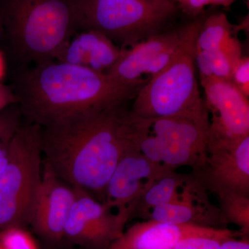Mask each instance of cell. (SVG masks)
I'll return each mask as SVG.
<instances>
[{
	"label": "cell",
	"instance_id": "obj_1",
	"mask_svg": "<svg viewBox=\"0 0 249 249\" xmlns=\"http://www.w3.org/2000/svg\"><path fill=\"white\" fill-rule=\"evenodd\" d=\"M126 103L83 111L40 126L43 166L74 188L104 201L108 181L122 157L139 148L152 121Z\"/></svg>",
	"mask_w": 249,
	"mask_h": 249
},
{
	"label": "cell",
	"instance_id": "obj_2",
	"mask_svg": "<svg viewBox=\"0 0 249 249\" xmlns=\"http://www.w3.org/2000/svg\"><path fill=\"white\" fill-rule=\"evenodd\" d=\"M10 86L23 119L43 126L78 113L126 103L143 85L120 84L106 73L51 60L15 71Z\"/></svg>",
	"mask_w": 249,
	"mask_h": 249
},
{
	"label": "cell",
	"instance_id": "obj_3",
	"mask_svg": "<svg viewBox=\"0 0 249 249\" xmlns=\"http://www.w3.org/2000/svg\"><path fill=\"white\" fill-rule=\"evenodd\" d=\"M0 27L14 71L56 60L78 32L73 0H1Z\"/></svg>",
	"mask_w": 249,
	"mask_h": 249
},
{
	"label": "cell",
	"instance_id": "obj_4",
	"mask_svg": "<svg viewBox=\"0 0 249 249\" xmlns=\"http://www.w3.org/2000/svg\"><path fill=\"white\" fill-rule=\"evenodd\" d=\"M78 32L94 31L121 49L163 32L178 6L173 0H73Z\"/></svg>",
	"mask_w": 249,
	"mask_h": 249
},
{
	"label": "cell",
	"instance_id": "obj_5",
	"mask_svg": "<svg viewBox=\"0 0 249 249\" xmlns=\"http://www.w3.org/2000/svg\"><path fill=\"white\" fill-rule=\"evenodd\" d=\"M203 19L184 25L181 43L172 61L149 78L134 98L131 111L153 121L170 117L196 107L204 100L196 79V40Z\"/></svg>",
	"mask_w": 249,
	"mask_h": 249
},
{
	"label": "cell",
	"instance_id": "obj_6",
	"mask_svg": "<svg viewBox=\"0 0 249 249\" xmlns=\"http://www.w3.org/2000/svg\"><path fill=\"white\" fill-rule=\"evenodd\" d=\"M0 175V231L29 224L31 206L42 178L40 126L21 123L6 149Z\"/></svg>",
	"mask_w": 249,
	"mask_h": 249
},
{
	"label": "cell",
	"instance_id": "obj_7",
	"mask_svg": "<svg viewBox=\"0 0 249 249\" xmlns=\"http://www.w3.org/2000/svg\"><path fill=\"white\" fill-rule=\"evenodd\" d=\"M152 121L150 147L153 161L167 171L187 166L196 173L204 168L210 132L204 101L180 114Z\"/></svg>",
	"mask_w": 249,
	"mask_h": 249
},
{
	"label": "cell",
	"instance_id": "obj_8",
	"mask_svg": "<svg viewBox=\"0 0 249 249\" xmlns=\"http://www.w3.org/2000/svg\"><path fill=\"white\" fill-rule=\"evenodd\" d=\"M75 188L76 199L65 225L64 240L83 249H106L124 233L137 203L113 213L105 203L96 201L84 190Z\"/></svg>",
	"mask_w": 249,
	"mask_h": 249
},
{
	"label": "cell",
	"instance_id": "obj_9",
	"mask_svg": "<svg viewBox=\"0 0 249 249\" xmlns=\"http://www.w3.org/2000/svg\"><path fill=\"white\" fill-rule=\"evenodd\" d=\"M192 173L214 194L235 192L249 196V135L235 141L209 136L206 165Z\"/></svg>",
	"mask_w": 249,
	"mask_h": 249
},
{
	"label": "cell",
	"instance_id": "obj_10",
	"mask_svg": "<svg viewBox=\"0 0 249 249\" xmlns=\"http://www.w3.org/2000/svg\"><path fill=\"white\" fill-rule=\"evenodd\" d=\"M205 106L212 113L209 136L238 140L249 135V102L231 80L200 77Z\"/></svg>",
	"mask_w": 249,
	"mask_h": 249
},
{
	"label": "cell",
	"instance_id": "obj_11",
	"mask_svg": "<svg viewBox=\"0 0 249 249\" xmlns=\"http://www.w3.org/2000/svg\"><path fill=\"white\" fill-rule=\"evenodd\" d=\"M76 191L44 166L42 178L31 206L29 224L42 240L52 245L64 240L69 214Z\"/></svg>",
	"mask_w": 249,
	"mask_h": 249
},
{
	"label": "cell",
	"instance_id": "obj_12",
	"mask_svg": "<svg viewBox=\"0 0 249 249\" xmlns=\"http://www.w3.org/2000/svg\"><path fill=\"white\" fill-rule=\"evenodd\" d=\"M147 219L214 229H227L228 225L219 206L211 203L206 187L193 173L175 199L152 210Z\"/></svg>",
	"mask_w": 249,
	"mask_h": 249
},
{
	"label": "cell",
	"instance_id": "obj_13",
	"mask_svg": "<svg viewBox=\"0 0 249 249\" xmlns=\"http://www.w3.org/2000/svg\"><path fill=\"white\" fill-rule=\"evenodd\" d=\"M161 164L147 159L137 148L127 152L111 175L103 203L110 209H125L137 201L147 188L166 172Z\"/></svg>",
	"mask_w": 249,
	"mask_h": 249
},
{
	"label": "cell",
	"instance_id": "obj_14",
	"mask_svg": "<svg viewBox=\"0 0 249 249\" xmlns=\"http://www.w3.org/2000/svg\"><path fill=\"white\" fill-rule=\"evenodd\" d=\"M238 235L239 232L229 229L178 225L147 219L129 227L106 249H173L188 237L208 236L226 239Z\"/></svg>",
	"mask_w": 249,
	"mask_h": 249
},
{
	"label": "cell",
	"instance_id": "obj_15",
	"mask_svg": "<svg viewBox=\"0 0 249 249\" xmlns=\"http://www.w3.org/2000/svg\"><path fill=\"white\" fill-rule=\"evenodd\" d=\"M183 33V26L163 31L132 47L123 49L120 57L106 73L120 84L142 86L148 80L142 78L147 67L165 49L178 44Z\"/></svg>",
	"mask_w": 249,
	"mask_h": 249
},
{
	"label": "cell",
	"instance_id": "obj_16",
	"mask_svg": "<svg viewBox=\"0 0 249 249\" xmlns=\"http://www.w3.org/2000/svg\"><path fill=\"white\" fill-rule=\"evenodd\" d=\"M122 50L101 33L81 31L72 37L56 60L106 73L117 61Z\"/></svg>",
	"mask_w": 249,
	"mask_h": 249
},
{
	"label": "cell",
	"instance_id": "obj_17",
	"mask_svg": "<svg viewBox=\"0 0 249 249\" xmlns=\"http://www.w3.org/2000/svg\"><path fill=\"white\" fill-rule=\"evenodd\" d=\"M191 176L190 174H180L166 171L156 179L140 196L132 214L147 218L155 208L169 204L175 199L183 184Z\"/></svg>",
	"mask_w": 249,
	"mask_h": 249
},
{
	"label": "cell",
	"instance_id": "obj_18",
	"mask_svg": "<svg viewBox=\"0 0 249 249\" xmlns=\"http://www.w3.org/2000/svg\"><path fill=\"white\" fill-rule=\"evenodd\" d=\"M234 29L235 27L223 13L211 15L203 19L196 37V52L219 50L223 42L232 36Z\"/></svg>",
	"mask_w": 249,
	"mask_h": 249
},
{
	"label": "cell",
	"instance_id": "obj_19",
	"mask_svg": "<svg viewBox=\"0 0 249 249\" xmlns=\"http://www.w3.org/2000/svg\"><path fill=\"white\" fill-rule=\"evenodd\" d=\"M214 195L228 224H235L240 228L241 237L249 238V196L235 192H221Z\"/></svg>",
	"mask_w": 249,
	"mask_h": 249
},
{
	"label": "cell",
	"instance_id": "obj_20",
	"mask_svg": "<svg viewBox=\"0 0 249 249\" xmlns=\"http://www.w3.org/2000/svg\"><path fill=\"white\" fill-rule=\"evenodd\" d=\"M2 249H37L34 241L21 228H10L0 231Z\"/></svg>",
	"mask_w": 249,
	"mask_h": 249
},
{
	"label": "cell",
	"instance_id": "obj_21",
	"mask_svg": "<svg viewBox=\"0 0 249 249\" xmlns=\"http://www.w3.org/2000/svg\"><path fill=\"white\" fill-rule=\"evenodd\" d=\"M22 116L18 103L0 112V143L9 141L20 124Z\"/></svg>",
	"mask_w": 249,
	"mask_h": 249
},
{
	"label": "cell",
	"instance_id": "obj_22",
	"mask_svg": "<svg viewBox=\"0 0 249 249\" xmlns=\"http://www.w3.org/2000/svg\"><path fill=\"white\" fill-rule=\"evenodd\" d=\"M233 84L245 96H249V58L242 56L232 65L231 79Z\"/></svg>",
	"mask_w": 249,
	"mask_h": 249
},
{
	"label": "cell",
	"instance_id": "obj_23",
	"mask_svg": "<svg viewBox=\"0 0 249 249\" xmlns=\"http://www.w3.org/2000/svg\"><path fill=\"white\" fill-rule=\"evenodd\" d=\"M206 52H207L211 57L213 76L222 79H231L232 65L224 53L219 50Z\"/></svg>",
	"mask_w": 249,
	"mask_h": 249
},
{
	"label": "cell",
	"instance_id": "obj_24",
	"mask_svg": "<svg viewBox=\"0 0 249 249\" xmlns=\"http://www.w3.org/2000/svg\"><path fill=\"white\" fill-rule=\"evenodd\" d=\"M222 240L208 236L188 237L180 241L173 249H222L220 243Z\"/></svg>",
	"mask_w": 249,
	"mask_h": 249
},
{
	"label": "cell",
	"instance_id": "obj_25",
	"mask_svg": "<svg viewBox=\"0 0 249 249\" xmlns=\"http://www.w3.org/2000/svg\"><path fill=\"white\" fill-rule=\"evenodd\" d=\"M177 2L185 14L192 17L199 16L204 8L209 5V0H178Z\"/></svg>",
	"mask_w": 249,
	"mask_h": 249
},
{
	"label": "cell",
	"instance_id": "obj_26",
	"mask_svg": "<svg viewBox=\"0 0 249 249\" xmlns=\"http://www.w3.org/2000/svg\"><path fill=\"white\" fill-rule=\"evenodd\" d=\"M14 103L17 101L11 86L0 83V112Z\"/></svg>",
	"mask_w": 249,
	"mask_h": 249
},
{
	"label": "cell",
	"instance_id": "obj_27",
	"mask_svg": "<svg viewBox=\"0 0 249 249\" xmlns=\"http://www.w3.org/2000/svg\"><path fill=\"white\" fill-rule=\"evenodd\" d=\"M222 249H249V238L237 240L236 237H229L221 240Z\"/></svg>",
	"mask_w": 249,
	"mask_h": 249
},
{
	"label": "cell",
	"instance_id": "obj_28",
	"mask_svg": "<svg viewBox=\"0 0 249 249\" xmlns=\"http://www.w3.org/2000/svg\"><path fill=\"white\" fill-rule=\"evenodd\" d=\"M237 0H209V5L222 6L223 7L229 8Z\"/></svg>",
	"mask_w": 249,
	"mask_h": 249
},
{
	"label": "cell",
	"instance_id": "obj_29",
	"mask_svg": "<svg viewBox=\"0 0 249 249\" xmlns=\"http://www.w3.org/2000/svg\"><path fill=\"white\" fill-rule=\"evenodd\" d=\"M11 140V139H10ZM10 140L6 141L0 143V163L1 160H4L6 155V149H7L8 144L10 142Z\"/></svg>",
	"mask_w": 249,
	"mask_h": 249
},
{
	"label": "cell",
	"instance_id": "obj_30",
	"mask_svg": "<svg viewBox=\"0 0 249 249\" xmlns=\"http://www.w3.org/2000/svg\"><path fill=\"white\" fill-rule=\"evenodd\" d=\"M4 73V61H3L2 55L0 53V78L2 76Z\"/></svg>",
	"mask_w": 249,
	"mask_h": 249
},
{
	"label": "cell",
	"instance_id": "obj_31",
	"mask_svg": "<svg viewBox=\"0 0 249 249\" xmlns=\"http://www.w3.org/2000/svg\"><path fill=\"white\" fill-rule=\"evenodd\" d=\"M1 27H0V39H1Z\"/></svg>",
	"mask_w": 249,
	"mask_h": 249
},
{
	"label": "cell",
	"instance_id": "obj_32",
	"mask_svg": "<svg viewBox=\"0 0 249 249\" xmlns=\"http://www.w3.org/2000/svg\"><path fill=\"white\" fill-rule=\"evenodd\" d=\"M73 249L71 248H65V249Z\"/></svg>",
	"mask_w": 249,
	"mask_h": 249
},
{
	"label": "cell",
	"instance_id": "obj_33",
	"mask_svg": "<svg viewBox=\"0 0 249 249\" xmlns=\"http://www.w3.org/2000/svg\"><path fill=\"white\" fill-rule=\"evenodd\" d=\"M173 1H175V2H177V1H178V0H173Z\"/></svg>",
	"mask_w": 249,
	"mask_h": 249
},
{
	"label": "cell",
	"instance_id": "obj_34",
	"mask_svg": "<svg viewBox=\"0 0 249 249\" xmlns=\"http://www.w3.org/2000/svg\"><path fill=\"white\" fill-rule=\"evenodd\" d=\"M0 249H2L1 248V247H0Z\"/></svg>",
	"mask_w": 249,
	"mask_h": 249
}]
</instances>
